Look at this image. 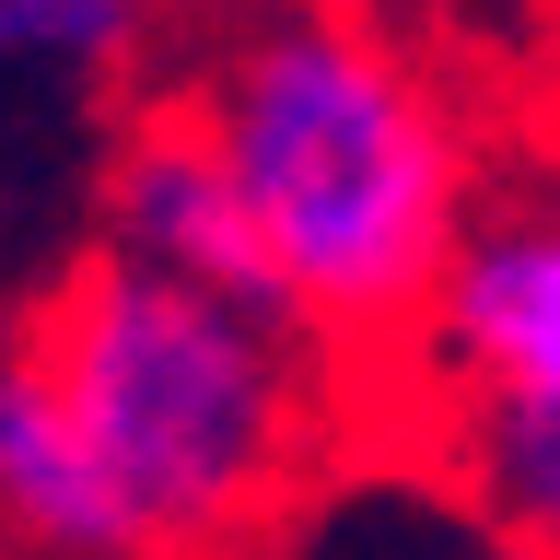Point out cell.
<instances>
[{
  "instance_id": "cell-1",
  "label": "cell",
  "mask_w": 560,
  "mask_h": 560,
  "mask_svg": "<svg viewBox=\"0 0 560 560\" xmlns=\"http://www.w3.org/2000/svg\"><path fill=\"white\" fill-rule=\"evenodd\" d=\"M164 82L234 175L269 304L385 397L490 187L467 94L409 24L350 0H234L187 24Z\"/></svg>"
},
{
  "instance_id": "cell-2",
  "label": "cell",
  "mask_w": 560,
  "mask_h": 560,
  "mask_svg": "<svg viewBox=\"0 0 560 560\" xmlns=\"http://www.w3.org/2000/svg\"><path fill=\"white\" fill-rule=\"evenodd\" d=\"M12 327L82 432L117 560H257L350 444L362 374L245 280H199L94 234Z\"/></svg>"
},
{
  "instance_id": "cell-3",
  "label": "cell",
  "mask_w": 560,
  "mask_h": 560,
  "mask_svg": "<svg viewBox=\"0 0 560 560\" xmlns=\"http://www.w3.org/2000/svg\"><path fill=\"white\" fill-rule=\"evenodd\" d=\"M187 47V0H0V94L117 105L152 94Z\"/></svg>"
},
{
  "instance_id": "cell-4",
  "label": "cell",
  "mask_w": 560,
  "mask_h": 560,
  "mask_svg": "<svg viewBox=\"0 0 560 560\" xmlns=\"http://www.w3.org/2000/svg\"><path fill=\"white\" fill-rule=\"evenodd\" d=\"M0 549L12 560H117L47 362L24 350V327H0Z\"/></svg>"
},
{
  "instance_id": "cell-5",
  "label": "cell",
  "mask_w": 560,
  "mask_h": 560,
  "mask_svg": "<svg viewBox=\"0 0 560 560\" xmlns=\"http://www.w3.org/2000/svg\"><path fill=\"white\" fill-rule=\"evenodd\" d=\"M420 444L502 560H560V420H467Z\"/></svg>"
},
{
  "instance_id": "cell-6",
  "label": "cell",
  "mask_w": 560,
  "mask_h": 560,
  "mask_svg": "<svg viewBox=\"0 0 560 560\" xmlns=\"http://www.w3.org/2000/svg\"><path fill=\"white\" fill-rule=\"evenodd\" d=\"M350 12H385V24H409V35H420L432 12H444V0H350Z\"/></svg>"
}]
</instances>
